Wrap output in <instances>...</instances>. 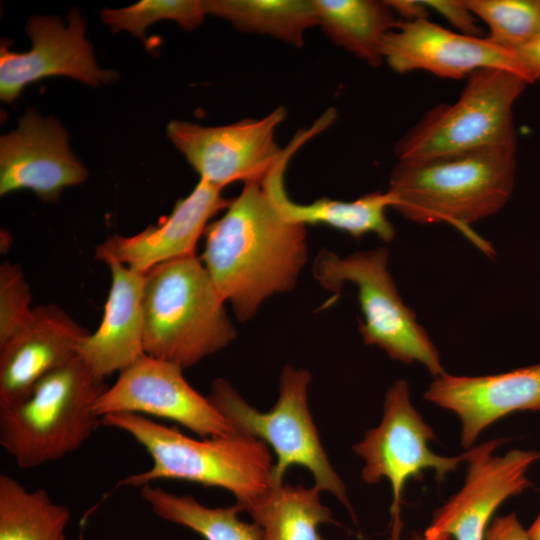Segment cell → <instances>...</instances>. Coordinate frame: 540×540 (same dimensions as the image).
<instances>
[{
  "mask_svg": "<svg viewBox=\"0 0 540 540\" xmlns=\"http://www.w3.org/2000/svg\"><path fill=\"white\" fill-rule=\"evenodd\" d=\"M203 236L200 259L241 322L267 298L291 291L308 259L306 226L288 221L261 182L244 183Z\"/></svg>",
  "mask_w": 540,
  "mask_h": 540,
  "instance_id": "cell-1",
  "label": "cell"
},
{
  "mask_svg": "<svg viewBox=\"0 0 540 540\" xmlns=\"http://www.w3.org/2000/svg\"><path fill=\"white\" fill-rule=\"evenodd\" d=\"M516 148L490 146L402 161L393 168L392 208L420 224L448 223L488 256L491 245L470 226L497 213L514 189Z\"/></svg>",
  "mask_w": 540,
  "mask_h": 540,
  "instance_id": "cell-2",
  "label": "cell"
},
{
  "mask_svg": "<svg viewBox=\"0 0 540 540\" xmlns=\"http://www.w3.org/2000/svg\"><path fill=\"white\" fill-rule=\"evenodd\" d=\"M102 425L129 434L150 455L152 466L123 478L119 484L141 488L157 480H181L231 492L243 508L273 486L274 463L267 444L233 433L193 439L175 427L130 413L103 416Z\"/></svg>",
  "mask_w": 540,
  "mask_h": 540,
  "instance_id": "cell-3",
  "label": "cell"
},
{
  "mask_svg": "<svg viewBox=\"0 0 540 540\" xmlns=\"http://www.w3.org/2000/svg\"><path fill=\"white\" fill-rule=\"evenodd\" d=\"M224 299L201 259L190 255L145 273L144 353L188 368L236 337Z\"/></svg>",
  "mask_w": 540,
  "mask_h": 540,
  "instance_id": "cell-4",
  "label": "cell"
},
{
  "mask_svg": "<svg viewBox=\"0 0 540 540\" xmlns=\"http://www.w3.org/2000/svg\"><path fill=\"white\" fill-rule=\"evenodd\" d=\"M77 356L36 383L23 399L0 407V444L22 469L59 460L102 425L94 404L106 389Z\"/></svg>",
  "mask_w": 540,
  "mask_h": 540,
  "instance_id": "cell-5",
  "label": "cell"
},
{
  "mask_svg": "<svg viewBox=\"0 0 540 540\" xmlns=\"http://www.w3.org/2000/svg\"><path fill=\"white\" fill-rule=\"evenodd\" d=\"M310 381L311 373L306 369L285 365L279 379V397L268 412L252 407L223 378L213 381L208 398L236 431L273 449L277 456L274 487L283 484L289 467H305L313 475L314 486L333 494L355 520L346 487L327 457L308 407Z\"/></svg>",
  "mask_w": 540,
  "mask_h": 540,
  "instance_id": "cell-6",
  "label": "cell"
},
{
  "mask_svg": "<svg viewBox=\"0 0 540 540\" xmlns=\"http://www.w3.org/2000/svg\"><path fill=\"white\" fill-rule=\"evenodd\" d=\"M388 256L385 247L346 257L323 249L314 260L313 275L333 293L346 282L357 287L363 315L358 330L366 345L377 346L404 364L419 362L434 378L441 376L446 372L438 349L401 298L388 270Z\"/></svg>",
  "mask_w": 540,
  "mask_h": 540,
  "instance_id": "cell-7",
  "label": "cell"
},
{
  "mask_svg": "<svg viewBox=\"0 0 540 540\" xmlns=\"http://www.w3.org/2000/svg\"><path fill=\"white\" fill-rule=\"evenodd\" d=\"M529 84L516 73L472 72L458 100L430 109L395 146L398 160H421L482 147L516 148L513 106Z\"/></svg>",
  "mask_w": 540,
  "mask_h": 540,
  "instance_id": "cell-8",
  "label": "cell"
},
{
  "mask_svg": "<svg viewBox=\"0 0 540 540\" xmlns=\"http://www.w3.org/2000/svg\"><path fill=\"white\" fill-rule=\"evenodd\" d=\"M336 117L329 109L309 129L301 131L286 148L275 141V130L286 118L284 107L260 119H243L221 126L171 121L167 135L203 180L219 189L242 181L262 182L285 158Z\"/></svg>",
  "mask_w": 540,
  "mask_h": 540,
  "instance_id": "cell-9",
  "label": "cell"
},
{
  "mask_svg": "<svg viewBox=\"0 0 540 540\" xmlns=\"http://www.w3.org/2000/svg\"><path fill=\"white\" fill-rule=\"evenodd\" d=\"M435 439L434 430L411 402L408 382L399 379L386 391L379 425L366 431L353 446L354 452L364 460L362 480L375 484L387 479L390 483V539L400 540L402 494L407 481L421 478L424 471L432 469L436 480L441 482L468 458L469 449L452 457L432 452L428 443Z\"/></svg>",
  "mask_w": 540,
  "mask_h": 540,
  "instance_id": "cell-10",
  "label": "cell"
},
{
  "mask_svg": "<svg viewBox=\"0 0 540 540\" xmlns=\"http://www.w3.org/2000/svg\"><path fill=\"white\" fill-rule=\"evenodd\" d=\"M100 418L130 413L174 421L201 438L223 436L236 430L208 397L185 379L179 365L145 353L119 372L94 404Z\"/></svg>",
  "mask_w": 540,
  "mask_h": 540,
  "instance_id": "cell-11",
  "label": "cell"
},
{
  "mask_svg": "<svg viewBox=\"0 0 540 540\" xmlns=\"http://www.w3.org/2000/svg\"><path fill=\"white\" fill-rule=\"evenodd\" d=\"M503 442L493 439L469 449L463 486L434 512L426 533L452 540H484L499 506L530 487L527 473L540 452L513 449L493 455Z\"/></svg>",
  "mask_w": 540,
  "mask_h": 540,
  "instance_id": "cell-12",
  "label": "cell"
},
{
  "mask_svg": "<svg viewBox=\"0 0 540 540\" xmlns=\"http://www.w3.org/2000/svg\"><path fill=\"white\" fill-rule=\"evenodd\" d=\"M68 25L52 16H33L26 32L32 40L28 52H14L7 43L0 46V98L13 102L28 84L51 76L71 77L90 86L115 79V73L98 67L91 44L85 37V21L73 8Z\"/></svg>",
  "mask_w": 540,
  "mask_h": 540,
  "instance_id": "cell-13",
  "label": "cell"
},
{
  "mask_svg": "<svg viewBox=\"0 0 540 540\" xmlns=\"http://www.w3.org/2000/svg\"><path fill=\"white\" fill-rule=\"evenodd\" d=\"M88 172L72 153L63 126L33 109L0 138V195L30 190L55 202L67 187L85 182Z\"/></svg>",
  "mask_w": 540,
  "mask_h": 540,
  "instance_id": "cell-14",
  "label": "cell"
},
{
  "mask_svg": "<svg viewBox=\"0 0 540 540\" xmlns=\"http://www.w3.org/2000/svg\"><path fill=\"white\" fill-rule=\"evenodd\" d=\"M382 56L400 74L424 70L438 77L460 79L479 69L497 68L516 73L527 81L515 52L487 37L453 32L427 18L400 20L384 38Z\"/></svg>",
  "mask_w": 540,
  "mask_h": 540,
  "instance_id": "cell-15",
  "label": "cell"
},
{
  "mask_svg": "<svg viewBox=\"0 0 540 540\" xmlns=\"http://www.w3.org/2000/svg\"><path fill=\"white\" fill-rule=\"evenodd\" d=\"M424 399L454 412L461 422V445L473 447L482 431L514 412L540 411V363L485 376L435 377Z\"/></svg>",
  "mask_w": 540,
  "mask_h": 540,
  "instance_id": "cell-16",
  "label": "cell"
},
{
  "mask_svg": "<svg viewBox=\"0 0 540 540\" xmlns=\"http://www.w3.org/2000/svg\"><path fill=\"white\" fill-rule=\"evenodd\" d=\"M221 191L199 180L189 195L175 202L164 220L132 236L108 237L96 246L95 258L101 262L115 260L145 274L159 264L195 255L209 221L230 203Z\"/></svg>",
  "mask_w": 540,
  "mask_h": 540,
  "instance_id": "cell-17",
  "label": "cell"
},
{
  "mask_svg": "<svg viewBox=\"0 0 540 540\" xmlns=\"http://www.w3.org/2000/svg\"><path fill=\"white\" fill-rule=\"evenodd\" d=\"M88 334L55 304L34 308L27 324L0 345V407L23 399L43 377L76 358Z\"/></svg>",
  "mask_w": 540,
  "mask_h": 540,
  "instance_id": "cell-18",
  "label": "cell"
},
{
  "mask_svg": "<svg viewBox=\"0 0 540 540\" xmlns=\"http://www.w3.org/2000/svg\"><path fill=\"white\" fill-rule=\"evenodd\" d=\"M102 321L77 348L78 357L99 379L120 372L144 354L143 291L145 274L115 261Z\"/></svg>",
  "mask_w": 540,
  "mask_h": 540,
  "instance_id": "cell-19",
  "label": "cell"
},
{
  "mask_svg": "<svg viewBox=\"0 0 540 540\" xmlns=\"http://www.w3.org/2000/svg\"><path fill=\"white\" fill-rule=\"evenodd\" d=\"M290 158L281 161L261 182L288 221L304 226L325 225L356 239L373 233L384 242L393 240L395 229L386 215L393 204L388 191H375L352 201L321 197L311 203H297L288 196L284 183Z\"/></svg>",
  "mask_w": 540,
  "mask_h": 540,
  "instance_id": "cell-20",
  "label": "cell"
},
{
  "mask_svg": "<svg viewBox=\"0 0 540 540\" xmlns=\"http://www.w3.org/2000/svg\"><path fill=\"white\" fill-rule=\"evenodd\" d=\"M320 26L329 40L371 67L384 61L382 43L400 20L386 1L314 0Z\"/></svg>",
  "mask_w": 540,
  "mask_h": 540,
  "instance_id": "cell-21",
  "label": "cell"
},
{
  "mask_svg": "<svg viewBox=\"0 0 540 540\" xmlns=\"http://www.w3.org/2000/svg\"><path fill=\"white\" fill-rule=\"evenodd\" d=\"M315 487L281 484L243 508L262 530L261 540H329L321 524H337Z\"/></svg>",
  "mask_w": 540,
  "mask_h": 540,
  "instance_id": "cell-22",
  "label": "cell"
},
{
  "mask_svg": "<svg viewBox=\"0 0 540 540\" xmlns=\"http://www.w3.org/2000/svg\"><path fill=\"white\" fill-rule=\"evenodd\" d=\"M207 15L222 18L246 33L268 35L294 47L318 26L314 0H203Z\"/></svg>",
  "mask_w": 540,
  "mask_h": 540,
  "instance_id": "cell-23",
  "label": "cell"
},
{
  "mask_svg": "<svg viewBox=\"0 0 540 540\" xmlns=\"http://www.w3.org/2000/svg\"><path fill=\"white\" fill-rule=\"evenodd\" d=\"M70 519V509L45 489L31 491L0 475V540H66Z\"/></svg>",
  "mask_w": 540,
  "mask_h": 540,
  "instance_id": "cell-24",
  "label": "cell"
},
{
  "mask_svg": "<svg viewBox=\"0 0 540 540\" xmlns=\"http://www.w3.org/2000/svg\"><path fill=\"white\" fill-rule=\"evenodd\" d=\"M140 494L156 516L186 527L204 540H261L259 525L242 521L236 503L210 508L190 495H177L153 484L142 486Z\"/></svg>",
  "mask_w": 540,
  "mask_h": 540,
  "instance_id": "cell-25",
  "label": "cell"
},
{
  "mask_svg": "<svg viewBox=\"0 0 540 540\" xmlns=\"http://www.w3.org/2000/svg\"><path fill=\"white\" fill-rule=\"evenodd\" d=\"M489 28L487 38L515 50L540 36V0H466Z\"/></svg>",
  "mask_w": 540,
  "mask_h": 540,
  "instance_id": "cell-26",
  "label": "cell"
},
{
  "mask_svg": "<svg viewBox=\"0 0 540 540\" xmlns=\"http://www.w3.org/2000/svg\"><path fill=\"white\" fill-rule=\"evenodd\" d=\"M206 15L203 0H143L121 9H104L100 13L113 32L128 31L142 40L146 28L160 20H172L185 30H194Z\"/></svg>",
  "mask_w": 540,
  "mask_h": 540,
  "instance_id": "cell-27",
  "label": "cell"
},
{
  "mask_svg": "<svg viewBox=\"0 0 540 540\" xmlns=\"http://www.w3.org/2000/svg\"><path fill=\"white\" fill-rule=\"evenodd\" d=\"M31 293L20 266L0 265V345L16 335L30 320Z\"/></svg>",
  "mask_w": 540,
  "mask_h": 540,
  "instance_id": "cell-28",
  "label": "cell"
},
{
  "mask_svg": "<svg viewBox=\"0 0 540 540\" xmlns=\"http://www.w3.org/2000/svg\"><path fill=\"white\" fill-rule=\"evenodd\" d=\"M431 10L442 15L459 33L482 37L483 30L477 24L478 18L467 6L466 0H423Z\"/></svg>",
  "mask_w": 540,
  "mask_h": 540,
  "instance_id": "cell-29",
  "label": "cell"
},
{
  "mask_svg": "<svg viewBox=\"0 0 540 540\" xmlns=\"http://www.w3.org/2000/svg\"><path fill=\"white\" fill-rule=\"evenodd\" d=\"M484 540H529V537L527 529L513 512L493 518Z\"/></svg>",
  "mask_w": 540,
  "mask_h": 540,
  "instance_id": "cell-30",
  "label": "cell"
},
{
  "mask_svg": "<svg viewBox=\"0 0 540 540\" xmlns=\"http://www.w3.org/2000/svg\"><path fill=\"white\" fill-rule=\"evenodd\" d=\"M518 56L529 84L540 78V36L513 50Z\"/></svg>",
  "mask_w": 540,
  "mask_h": 540,
  "instance_id": "cell-31",
  "label": "cell"
},
{
  "mask_svg": "<svg viewBox=\"0 0 540 540\" xmlns=\"http://www.w3.org/2000/svg\"><path fill=\"white\" fill-rule=\"evenodd\" d=\"M395 14L402 17V21H413L427 18L429 8L423 0H386Z\"/></svg>",
  "mask_w": 540,
  "mask_h": 540,
  "instance_id": "cell-32",
  "label": "cell"
},
{
  "mask_svg": "<svg viewBox=\"0 0 540 540\" xmlns=\"http://www.w3.org/2000/svg\"><path fill=\"white\" fill-rule=\"evenodd\" d=\"M529 540H540V512L527 529Z\"/></svg>",
  "mask_w": 540,
  "mask_h": 540,
  "instance_id": "cell-33",
  "label": "cell"
},
{
  "mask_svg": "<svg viewBox=\"0 0 540 540\" xmlns=\"http://www.w3.org/2000/svg\"><path fill=\"white\" fill-rule=\"evenodd\" d=\"M411 540H452V539L451 537L447 535H431L424 531L422 535L413 536Z\"/></svg>",
  "mask_w": 540,
  "mask_h": 540,
  "instance_id": "cell-34",
  "label": "cell"
},
{
  "mask_svg": "<svg viewBox=\"0 0 540 540\" xmlns=\"http://www.w3.org/2000/svg\"><path fill=\"white\" fill-rule=\"evenodd\" d=\"M76 540H85L84 534L80 533Z\"/></svg>",
  "mask_w": 540,
  "mask_h": 540,
  "instance_id": "cell-35",
  "label": "cell"
}]
</instances>
